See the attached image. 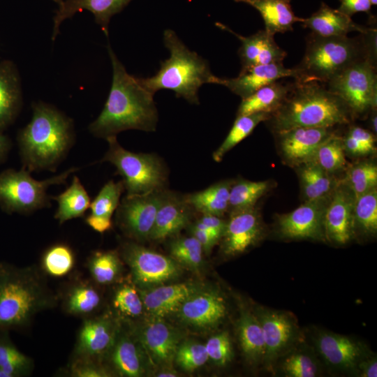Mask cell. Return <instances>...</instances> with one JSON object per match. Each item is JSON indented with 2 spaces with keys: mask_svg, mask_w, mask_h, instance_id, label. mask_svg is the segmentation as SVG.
<instances>
[{
  "mask_svg": "<svg viewBox=\"0 0 377 377\" xmlns=\"http://www.w3.org/2000/svg\"><path fill=\"white\" fill-rule=\"evenodd\" d=\"M113 76L111 89L99 116L89 126L96 137L107 139L130 129L156 131L158 112L154 94L140 77L128 74L110 45Z\"/></svg>",
  "mask_w": 377,
  "mask_h": 377,
  "instance_id": "6da1fadb",
  "label": "cell"
},
{
  "mask_svg": "<svg viewBox=\"0 0 377 377\" xmlns=\"http://www.w3.org/2000/svg\"><path fill=\"white\" fill-rule=\"evenodd\" d=\"M58 301L37 267L0 262V332L28 326L37 313L55 307Z\"/></svg>",
  "mask_w": 377,
  "mask_h": 377,
  "instance_id": "7a4b0ae2",
  "label": "cell"
},
{
  "mask_svg": "<svg viewBox=\"0 0 377 377\" xmlns=\"http://www.w3.org/2000/svg\"><path fill=\"white\" fill-rule=\"evenodd\" d=\"M344 102L324 84L295 80L280 108L268 120L274 131L297 127L332 128L350 121Z\"/></svg>",
  "mask_w": 377,
  "mask_h": 377,
  "instance_id": "3957f363",
  "label": "cell"
},
{
  "mask_svg": "<svg viewBox=\"0 0 377 377\" xmlns=\"http://www.w3.org/2000/svg\"><path fill=\"white\" fill-rule=\"evenodd\" d=\"M24 167L28 171H54L73 144V122L50 105H33L30 122L18 137Z\"/></svg>",
  "mask_w": 377,
  "mask_h": 377,
  "instance_id": "277c9868",
  "label": "cell"
},
{
  "mask_svg": "<svg viewBox=\"0 0 377 377\" xmlns=\"http://www.w3.org/2000/svg\"><path fill=\"white\" fill-rule=\"evenodd\" d=\"M163 41L170 57L161 62L160 69L154 76L140 77L142 83L153 94L170 89L177 98L199 104L200 87L207 83L217 84L219 77L212 73L207 61L191 51L173 30L164 31Z\"/></svg>",
  "mask_w": 377,
  "mask_h": 377,
  "instance_id": "5b68a950",
  "label": "cell"
},
{
  "mask_svg": "<svg viewBox=\"0 0 377 377\" xmlns=\"http://www.w3.org/2000/svg\"><path fill=\"white\" fill-rule=\"evenodd\" d=\"M367 59L359 36L323 37L311 34L301 62L294 68L299 82L316 81L325 84L353 64Z\"/></svg>",
  "mask_w": 377,
  "mask_h": 377,
  "instance_id": "8992f818",
  "label": "cell"
},
{
  "mask_svg": "<svg viewBox=\"0 0 377 377\" xmlns=\"http://www.w3.org/2000/svg\"><path fill=\"white\" fill-rule=\"evenodd\" d=\"M108 149L102 161L112 163L123 177L126 195H142L163 190L167 182L166 168L155 154L134 153L121 147L116 136L106 139Z\"/></svg>",
  "mask_w": 377,
  "mask_h": 377,
  "instance_id": "52a82bcc",
  "label": "cell"
},
{
  "mask_svg": "<svg viewBox=\"0 0 377 377\" xmlns=\"http://www.w3.org/2000/svg\"><path fill=\"white\" fill-rule=\"evenodd\" d=\"M77 168H71L45 180L34 179L29 171L8 170L0 175V202L8 212H31L50 205L47 193L52 185L64 184Z\"/></svg>",
  "mask_w": 377,
  "mask_h": 377,
  "instance_id": "ba28073f",
  "label": "cell"
},
{
  "mask_svg": "<svg viewBox=\"0 0 377 377\" xmlns=\"http://www.w3.org/2000/svg\"><path fill=\"white\" fill-rule=\"evenodd\" d=\"M325 85L341 98L351 116L362 115L376 108V66L367 59L349 66Z\"/></svg>",
  "mask_w": 377,
  "mask_h": 377,
  "instance_id": "9c48e42d",
  "label": "cell"
},
{
  "mask_svg": "<svg viewBox=\"0 0 377 377\" xmlns=\"http://www.w3.org/2000/svg\"><path fill=\"white\" fill-rule=\"evenodd\" d=\"M121 256L128 265L133 283L139 289H148L173 280L182 273V267L167 256L135 242H125Z\"/></svg>",
  "mask_w": 377,
  "mask_h": 377,
  "instance_id": "30bf717a",
  "label": "cell"
},
{
  "mask_svg": "<svg viewBox=\"0 0 377 377\" xmlns=\"http://www.w3.org/2000/svg\"><path fill=\"white\" fill-rule=\"evenodd\" d=\"M167 192L163 189L123 198L117 216L121 228L129 237L138 240L149 239L156 213Z\"/></svg>",
  "mask_w": 377,
  "mask_h": 377,
  "instance_id": "8fae6325",
  "label": "cell"
},
{
  "mask_svg": "<svg viewBox=\"0 0 377 377\" xmlns=\"http://www.w3.org/2000/svg\"><path fill=\"white\" fill-rule=\"evenodd\" d=\"M260 322L264 341L263 363L271 367L298 339L299 328L290 313L256 306L253 311Z\"/></svg>",
  "mask_w": 377,
  "mask_h": 377,
  "instance_id": "7c38bea8",
  "label": "cell"
},
{
  "mask_svg": "<svg viewBox=\"0 0 377 377\" xmlns=\"http://www.w3.org/2000/svg\"><path fill=\"white\" fill-rule=\"evenodd\" d=\"M119 326L120 323L108 313L84 318L73 358H91L102 362L114 342Z\"/></svg>",
  "mask_w": 377,
  "mask_h": 377,
  "instance_id": "4fadbf2b",
  "label": "cell"
},
{
  "mask_svg": "<svg viewBox=\"0 0 377 377\" xmlns=\"http://www.w3.org/2000/svg\"><path fill=\"white\" fill-rule=\"evenodd\" d=\"M175 313L184 325L209 330L217 327L224 320L227 305L219 291L202 287L185 300Z\"/></svg>",
  "mask_w": 377,
  "mask_h": 377,
  "instance_id": "5bb4252c",
  "label": "cell"
},
{
  "mask_svg": "<svg viewBox=\"0 0 377 377\" xmlns=\"http://www.w3.org/2000/svg\"><path fill=\"white\" fill-rule=\"evenodd\" d=\"M329 198L306 200L292 212L279 215L277 228L280 235L288 239L325 241L324 219Z\"/></svg>",
  "mask_w": 377,
  "mask_h": 377,
  "instance_id": "9a60e30c",
  "label": "cell"
},
{
  "mask_svg": "<svg viewBox=\"0 0 377 377\" xmlns=\"http://www.w3.org/2000/svg\"><path fill=\"white\" fill-rule=\"evenodd\" d=\"M133 332L146 355L155 364L168 367L174 361L182 335L163 318L151 316Z\"/></svg>",
  "mask_w": 377,
  "mask_h": 377,
  "instance_id": "2e32d148",
  "label": "cell"
},
{
  "mask_svg": "<svg viewBox=\"0 0 377 377\" xmlns=\"http://www.w3.org/2000/svg\"><path fill=\"white\" fill-rule=\"evenodd\" d=\"M264 228L259 212L251 208L230 213L221 239V250L227 256L245 252L263 237Z\"/></svg>",
  "mask_w": 377,
  "mask_h": 377,
  "instance_id": "e0dca14e",
  "label": "cell"
},
{
  "mask_svg": "<svg viewBox=\"0 0 377 377\" xmlns=\"http://www.w3.org/2000/svg\"><path fill=\"white\" fill-rule=\"evenodd\" d=\"M355 197L346 186L338 184L329 198L325 212L326 239L339 244L347 243L354 233Z\"/></svg>",
  "mask_w": 377,
  "mask_h": 377,
  "instance_id": "ac0fdd59",
  "label": "cell"
},
{
  "mask_svg": "<svg viewBox=\"0 0 377 377\" xmlns=\"http://www.w3.org/2000/svg\"><path fill=\"white\" fill-rule=\"evenodd\" d=\"M315 343L323 359L335 369L357 371L360 362L367 356L362 343L342 334L321 332Z\"/></svg>",
  "mask_w": 377,
  "mask_h": 377,
  "instance_id": "d6986e66",
  "label": "cell"
},
{
  "mask_svg": "<svg viewBox=\"0 0 377 377\" xmlns=\"http://www.w3.org/2000/svg\"><path fill=\"white\" fill-rule=\"evenodd\" d=\"M332 128L297 127L277 132L285 159L297 165L311 161L319 145L334 133Z\"/></svg>",
  "mask_w": 377,
  "mask_h": 377,
  "instance_id": "ffe728a7",
  "label": "cell"
},
{
  "mask_svg": "<svg viewBox=\"0 0 377 377\" xmlns=\"http://www.w3.org/2000/svg\"><path fill=\"white\" fill-rule=\"evenodd\" d=\"M290 77L295 79L297 77L294 68H287L283 63L269 64L241 69L236 77H219L217 84L226 87L243 99L266 84Z\"/></svg>",
  "mask_w": 377,
  "mask_h": 377,
  "instance_id": "44dd1931",
  "label": "cell"
},
{
  "mask_svg": "<svg viewBox=\"0 0 377 377\" xmlns=\"http://www.w3.org/2000/svg\"><path fill=\"white\" fill-rule=\"evenodd\" d=\"M216 24L220 29L229 31L241 41L242 44L238 50L241 69L258 65L283 63L287 55L286 52L275 42L274 35L265 30H260L249 36H243L223 24Z\"/></svg>",
  "mask_w": 377,
  "mask_h": 377,
  "instance_id": "7402d4cb",
  "label": "cell"
},
{
  "mask_svg": "<svg viewBox=\"0 0 377 377\" xmlns=\"http://www.w3.org/2000/svg\"><path fill=\"white\" fill-rule=\"evenodd\" d=\"M146 355L133 332L125 330L121 325L114 342L107 355L119 376L140 377L146 371Z\"/></svg>",
  "mask_w": 377,
  "mask_h": 377,
  "instance_id": "603a6c76",
  "label": "cell"
},
{
  "mask_svg": "<svg viewBox=\"0 0 377 377\" xmlns=\"http://www.w3.org/2000/svg\"><path fill=\"white\" fill-rule=\"evenodd\" d=\"M202 287L195 282H184L138 290L145 310L153 317L163 318L175 313L185 300Z\"/></svg>",
  "mask_w": 377,
  "mask_h": 377,
  "instance_id": "cb8c5ba5",
  "label": "cell"
},
{
  "mask_svg": "<svg viewBox=\"0 0 377 377\" xmlns=\"http://www.w3.org/2000/svg\"><path fill=\"white\" fill-rule=\"evenodd\" d=\"M192 209L185 196L168 191L156 213L149 239L161 242L180 232L188 225Z\"/></svg>",
  "mask_w": 377,
  "mask_h": 377,
  "instance_id": "d4e9b609",
  "label": "cell"
},
{
  "mask_svg": "<svg viewBox=\"0 0 377 377\" xmlns=\"http://www.w3.org/2000/svg\"><path fill=\"white\" fill-rule=\"evenodd\" d=\"M132 0H65L59 4L54 17V27L52 40L59 34V26L66 19L71 17L76 13L84 10L91 12L96 22L101 27L105 36H108V25L110 18L121 12Z\"/></svg>",
  "mask_w": 377,
  "mask_h": 377,
  "instance_id": "484cf974",
  "label": "cell"
},
{
  "mask_svg": "<svg viewBox=\"0 0 377 377\" xmlns=\"http://www.w3.org/2000/svg\"><path fill=\"white\" fill-rule=\"evenodd\" d=\"M302 26L310 29L311 33L323 36H343L353 31L363 33L367 27L354 22L351 17L333 9L324 2L320 8L309 17L303 19Z\"/></svg>",
  "mask_w": 377,
  "mask_h": 377,
  "instance_id": "4316f807",
  "label": "cell"
},
{
  "mask_svg": "<svg viewBox=\"0 0 377 377\" xmlns=\"http://www.w3.org/2000/svg\"><path fill=\"white\" fill-rule=\"evenodd\" d=\"M124 190L123 182L110 180L100 190L91 202L90 213L86 217V223L94 230L103 233L112 228V216L120 203V197Z\"/></svg>",
  "mask_w": 377,
  "mask_h": 377,
  "instance_id": "83f0119b",
  "label": "cell"
},
{
  "mask_svg": "<svg viewBox=\"0 0 377 377\" xmlns=\"http://www.w3.org/2000/svg\"><path fill=\"white\" fill-rule=\"evenodd\" d=\"M237 321V334L242 353L252 365L263 363L265 341L259 320L253 311L241 306Z\"/></svg>",
  "mask_w": 377,
  "mask_h": 377,
  "instance_id": "f1b7e54d",
  "label": "cell"
},
{
  "mask_svg": "<svg viewBox=\"0 0 377 377\" xmlns=\"http://www.w3.org/2000/svg\"><path fill=\"white\" fill-rule=\"evenodd\" d=\"M20 77L10 61L0 62V130L10 124L21 105Z\"/></svg>",
  "mask_w": 377,
  "mask_h": 377,
  "instance_id": "f546056e",
  "label": "cell"
},
{
  "mask_svg": "<svg viewBox=\"0 0 377 377\" xmlns=\"http://www.w3.org/2000/svg\"><path fill=\"white\" fill-rule=\"evenodd\" d=\"M256 8L260 13L265 31L272 35L293 30L295 22H302L303 18L297 17L293 11L290 0H235Z\"/></svg>",
  "mask_w": 377,
  "mask_h": 377,
  "instance_id": "4dcf8cb0",
  "label": "cell"
},
{
  "mask_svg": "<svg viewBox=\"0 0 377 377\" xmlns=\"http://www.w3.org/2000/svg\"><path fill=\"white\" fill-rule=\"evenodd\" d=\"M293 83L279 80L266 84L249 96L243 98L237 110V115L257 112L272 114L282 105L290 91Z\"/></svg>",
  "mask_w": 377,
  "mask_h": 377,
  "instance_id": "1f68e13d",
  "label": "cell"
},
{
  "mask_svg": "<svg viewBox=\"0 0 377 377\" xmlns=\"http://www.w3.org/2000/svg\"><path fill=\"white\" fill-rule=\"evenodd\" d=\"M102 303L98 288L83 280L73 283L66 291L63 300L64 311L69 315L88 318L94 315Z\"/></svg>",
  "mask_w": 377,
  "mask_h": 377,
  "instance_id": "d6a6232c",
  "label": "cell"
},
{
  "mask_svg": "<svg viewBox=\"0 0 377 377\" xmlns=\"http://www.w3.org/2000/svg\"><path fill=\"white\" fill-rule=\"evenodd\" d=\"M233 182L223 181L185 196L192 208L202 214L222 216L228 211L230 190Z\"/></svg>",
  "mask_w": 377,
  "mask_h": 377,
  "instance_id": "836d02e7",
  "label": "cell"
},
{
  "mask_svg": "<svg viewBox=\"0 0 377 377\" xmlns=\"http://www.w3.org/2000/svg\"><path fill=\"white\" fill-rule=\"evenodd\" d=\"M52 198L58 205L54 218L59 223L84 216L91 204L89 195L77 176L66 190Z\"/></svg>",
  "mask_w": 377,
  "mask_h": 377,
  "instance_id": "e575fe53",
  "label": "cell"
},
{
  "mask_svg": "<svg viewBox=\"0 0 377 377\" xmlns=\"http://www.w3.org/2000/svg\"><path fill=\"white\" fill-rule=\"evenodd\" d=\"M300 165V178L306 200H320L330 197L339 184L331 174L325 171L313 161Z\"/></svg>",
  "mask_w": 377,
  "mask_h": 377,
  "instance_id": "d590c367",
  "label": "cell"
},
{
  "mask_svg": "<svg viewBox=\"0 0 377 377\" xmlns=\"http://www.w3.org/2000/svg\"><path fill=\"white\" fill-rule=\"evenodd\" d=\"M122 263L116 251H96L87 260V267L94 281L108 285L117 281L122 274Z\"/></svg>",
  "mask_w": 377,
  "mask_h": 377,
  "instance_id": "8d00e7d4",
  "label": "cell"
},
{
  "mask_svg": "<svg viewBox=\"0 0 377 377\" xmlns=\"http://www.w3.org/2000/svg\"><path fill=\"white\" fill-rule=\"evenodd\" d=\"M271 116L265 112L237 115L228 135L213 153V159L216 162L221 161L227 152L248 137L261 121H268Z\"/></svg>",
  "mask_w": 377,
  "mask_h": 377,
  "instance_id": "74e56055",
  "label": "cell"
},
{
  "mask_svg": "<svg viewBox=\"0 0 377 377\" xmlns=\"http://www.w3.org/2000/svg\"><path fill=\"white\" fill-rule=\"evenodd\" d=\"M269 188V184L267 181L239 180L232 183L230 190L228 210L232 213L255 207Z\"/></svg>",
  "mask_w": 377,
  "mask_h": 377,
  "instance_id": "f35d334b",
  "label": "cell"
},
{
  "mask_svg": "<svg viewBox=\"0 0 377 377\" xmlns=\"http://www.w3.org/2000/svg\"><path fill=\"white\" fill-rule=\"evenodd\" d=\"M0 335V369L8 377H19L31 374L34 362L20 352L8 339Z\"/></svg>",
  "mask_w": 377,
  "mask_h": 377,
  "instance_id": "ab89813d",
  "label": "cell"
},
{
  "mask_svg": "<svg viewBox=\"0 0 377 377\" xmlns=\"http://www.w3.org/2000/svg\"><path fill=\"white\" fill-rule=\"evenodd\" d=\"M311 161L331 175L342 170L346 163L342 138L333 133L319 145Z\"/></svg>",
  "mask_w": 377,
  "mask_h": 377,
  "instance_id": "60d3db41",
  "label": "cell"
},
{
  "mask_svg": "<svg viewBox=\"0 0 377 377\" xmlns=\"http://www.w3.org/2000/svg\"><path fill=\"white\" fill-rule=\"evenodd\" d=\"M354 228L364 234L375 235L377 231V190L376 187L360 195L355 200Z\"/></svg>",
  "mask_w": 377,
  "mask_h": 377,
  "instance_id": "b9f144b4",
  "label": "cell"
},
{
  "mask_svg": "<svg viewBox=\"0 0 377 377\" xmlns=\"http://www.w3.org/2000/svg\"><path fill=\"white\" fill-rule=\"evenodd\" d=\"M75 254L65 244H56L43 253L41 260L43 270L48 275L61 277L68 274L74 267Z\"/></svg>",
  "mask_w": 377,
  "mask_h": 377,
  "instance_id": "7bdbcfd3",
  "label": "cell"
},
{
  "mask_svg": "<svg viewBox=\"0 0 377 377\" xmlns=\"http://www.w3.org/2000/svg\"><path fill=\"white\" fill-rule=\"evenodd\" d=\"M170 256L182 267L198 271L203 263V249L193 236L176 238L170 244Z\"/></svg>",
  "mask_w": 377,
  "mask_h": 377,
  "instance_id": "ee69618b",
  "label": "cell"
},
{
  "mask_svg": "<svg viewBox=\"0 0 377 377\" xmlns=\"http://www.w3.org/2000/svg\"><path fill=\"white\" fill-rule=\"evenodd\" d=\"M112 302L114 309L126 318H138L145 310L138 289L128 283H123L117 288Z\"/></svg>",
  "mask_w": 377,
  "mask_h": 377,
  "instance_id": "f6af8a7d",
  "label": "cell"
},
{
  "mask_svg": "<svg viewBox=\"0 0 377 377\" xmlns=\"http://www.w3.org/2000/svg\"><path fill=\"white\" fill-rule=\"evenodd\" d=\"M346 179V186L356 199L376 187L377 167L368 161L356 163L349 168Z\"/></svg>",
  "mask_w": 377,
  "mask_h": 377,
  "instance_id": "bcb514c9",
  "label": "cell"
},
{
  "mask_svg": "<svg viewBox=\"0 0 377 377\" xmlns=\"http://www.w3.org/2000/svg\"><path fill=\"white\" fill-rule=\"evenodd\" d=\"M208 360L205 345L192 340L181 341L176 350L174 361L186 371H193Z\"/></svg>",
  "mask_w": 377,
  "mask_h": 377,
  "instance_id": "7dc6e473",
  "label": "cell"
},
{
  "mask_svg": "<svg viewBox=\"0 0 377 377\" xmlns=\"http://www.w3.org/2000/svg\"><path fill=\"white\" fill-rule=\"evenodd\" d=\"M281 368L289 377H314L319 367L316 360L304 351H295L289 354L281 362Z\"/></svg>",
  "mask_w": 377,
  "mask_h": 377,
  "instance_id": "c3c4849f",
  "label": "cell"
},
{
  "mask_svg": "<svg viewBox=\"0 0 377 377\" xmlns=\"http://www.w3.org/2000/svg\"><path fill=\"white\" fill-rule=\"evenodd\" d=\"M208 360L217 366L223 367L233 357L231 339L228 332H220L208 339L205 344Z\"/></svg>",
  "mask_w": 377,
  "mask_h": 377,
  "instance_id": "681fc988",
  "label": "cell"
},
{
  "mask_svg": "<svg viewBox=\"0 0 377 377\" xmlns=\"http://www.w3.org/2000/svg\"><path fill=\"white\" fill-rule=\"evenodd\" d=\"M68 374L72 377H107L111 374L101 361L91 358H72Z\"/></svg>",
  "mask_w": 377,
  "mask_h": 377,
  "instance_id": "f907efd6",
  "label": "cell"
},
{
  "mask_svg": "<svg viewBox=\"0 0 377 377\" xmlns=\"http://www.w3.org/2000/svg\"><path fill=\"white\" fill-rule=\"evenodd\" d=\"M195 224L212 233L220 241L226 230L227 221L223 220L221 216L202 214V216Z\"/></svg>",
  "mask_w": 377,
  "mask_h": 377,
  "instance_id": "816d5d0a",
  "label": "cell"
},
{
  "mask_svg": "<svg viewBox=\"0 0 377 377\" xmlns=\"http://www.w3.org/2000/svg\"><path fill=\"white\" fill-rule=\"evenodd\" d=\"M376 34V29L374 27H367L365 31L360 34L367 54V59L376 66L377 59Z\"/></svg>",
  "mask_w": 377,
  "mask_h": 377,
  "instance_id": "f5cc1de1",
  "label": "cell"
},
{
  "mask_svg": "<svg viewBox=\"0 0 377 377\" xmlns=\"http://www.w3.org/2000/svg\"><path fill=\"white\" fill-rule=\"evenodd\" d=\"M191 235L194 237L200 244L203 252L209 253L213 247L220 242L215 236L208 231L204 230L196 224L193 225L190 228Z\"/></svg>",
  "mask_w": 377,
  "mask_h": 377,
  "instance_id": "db71d44e",
  "label": "cell"
},
{
  "mask_svg": "<svg viewBox=\"0 0 377 377\" xmlns=\"http://www.w3.org/2000/svg\"><path fill=\"white\" fill-rule=\"evenodd\" d=\"M347 135L360 142L369 154L375 151V137L374 133L369 130L360 126H352Z\"/></svg>",
  "mask_w": 377,
  "mask_h": 377,
  "instance_id": "11a10c76",
  "label": "cell"
},
{
  "mask_svg": "<svg viewBox=\"0 0 377 377\" xmlns=\"http://www.w3.org/2000/svg\"><path fill=\"white\" fill-rule=\"evenodd\" d=\"M340 2L338 10L349 17L357 12L370 14L371 4L369 0H340Z\"/></svg>",
  "mask_w": 377,
  "mask_h": 377,
  "instance_id": "9f6ffc18",
  "label": "cell"
},
{
  "mask_svg": "<svg viewBox=\"0 0 377 377\" xmlns=\"http://www.w3.org/2000/svg\"><path fill=\"white\" fill-rule=\"evenodd\" d=\"M358 374L363 377L377 376V361L376 357H366L358 364Z\"/></svg>",
  "mask_w": 377,
  "mask_h": 377,
  "instance_id": "6f0895ef",
  "label": "cell"
},
{
  "mask_svg": "<svg viewBox=\"0 0 377 377\" xmlns=\"http://www.w3.org/2000/svg\"><path fill=\"white\" fill-rule=\"evenodd\" d=\"M342 140L344 149L351 154L362 156L369 154L360 142L348 135H346L345 138L342 139Z\"/></svg>",
  "mask_w": 377,
  "mask_h": 377,
  "instance_id": "680465c9",
  "label": "cell"
},
{
  "mask_svg": "<svg viewBox=\"0 0 377 377\" xmlns=\"http://www.w3.org/2000/svg\"><path fill=\"white\" fill-rule=\"evenodd\" d=\"M9 147L8 139L0 133V160L6 154Z\"/></svg>",
  "mask_w": 377,
  "mask_h": 377,
  "instance_id": "91938a15",
  "label": "cell"
},
{
  "mask_svg": "<svg viewBox=\"0 0 377 377\" xmlns=\"http://www.w3.org/2000/svg\"><path fill=\"white\" fill-rule=\"evenodd\" d=\"M177 376L178 374L175 370L169 368L164 369L156 374L158 377H175Z\"/></svg>",
  "mask_w": 377,
  "mask_h": 377,
  "instance_id": "94428289",
  "label": "cell"
},
{
  "mask_svg": "<svg viewBox=\"0 0 377 377\" xmlns=\"http://www.w3.org/2000/svg\"><path fill=\"white\" fill-rule=\"evenodd\" d=\"M374 110H372L371 112H372V114H371V119H370V126L371 127V129L373 131V132L375 133H376V130H377V116H376V113L374 112Z\"/></svg>",
  "mask_w": 377,
  "mask_h": 377,
  "instance_id": "6125c7cd",
  "label": "cell"
},
{
  "mask_svg": "<svg viewBox=\"0 0 377 377\" xmlns=\"http://www.w3.org/2000/svg\"><path fill=\"white\" fill-rule=\"evenodd\" d=\"M0 377H8V375L0 369Z\"/></svg>",
  "mask_w": 377,
  "mask_h": 377,
  "instance_id": "be15d7a7",
  "label": "cell"
},
{
  "mask_svg": "<svg viewBox=\"0 0 377 377\" xmlns=\"http://www.w3.org/2000/svg\"><path fill=\"white\" fill-rule=\"evenodd\" d=\"M371 5H376L377 0H369Z\"/></svg>",
  "mask_w": 377,
  "mask_h": 377,
  "instance_id": "e7e4bbea",
  "label": "cell"
},
{
  "mask_svg": "<svg viewBox=\"0 0 377 377\" xmlns=\"http://www.w3.org/2000/svg\"><path fill=\"white\" fill-rule=\"evenodd\" d=\"M52 1L57 3L58 4H60L63 1L62 0H52Z\"/></svg>",
  "mask_w": 377,
  "mask_h": 377,
  "instance_id": "03108f58",
  "label": "cell"
}]
</instances>
